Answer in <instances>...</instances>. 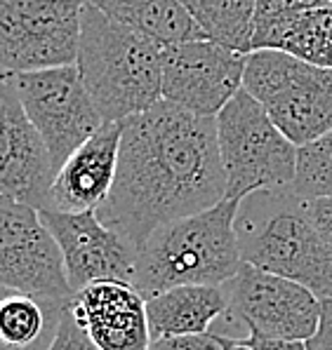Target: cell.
Wrapping results in <instances>:
<instances>
[{"mask_svg": "<svg viewBox=\"0 0 332 350\" xmlns=\"http://www.w3.org/2000/svg\"><path fill=\"white\" fill-rule=\"evenodd\" d=\"M120 127L116 184L97 217L137 250L158 226L227 200L217 118L163 99Z\"/></svg>", "mask_w": 332, "mask_h": 350, "instance_id": "6da1fadb", "label": "cell"}, {"mask_svg": "<svg viewBox=\"0 0 332 350\" xmlns=\"http://www.w3.org/2000/svg\"><path fill=\"white\" fill-rule=\"evenodd\" d=\"M240 200L163 224L137 250L135 289L144 299L186 284L222 287L243 266L235 233Z\"/></svg>", "mask_w": 332, "mask_h": 350, "instance_id": "7a4b0ae2", "label": "cell"}, {"mask_svg": "<svg viewBox=\"0 0 332 350\" xmlns=\"http://www.w3.org/2000/svg\"><path fill=\"white\" fill-rule=\"evenodd\" d=\"M163 52L158 42L83 5L76 66L104 122H123L163 101Z\"/></svg>", "mask_w": 332, "mask_h": 350, "instance_id": "3957f363", "label": "cell"}, {"mask_svg": "<svg viewBox=\"0 0 332 350\" xmlns=\"http://www.w3.org/2000/svg\"><path fill=\"white\" fill-rule=\"evenodd\" d=\"M235 233L245 263L294 280L318 299L332 296V247L292 191L253 193L240 200Z\"/></svg>", "mask_w": 332, "mask_h": 350, "instance_id": "277c9868", "label": "cell"}, {"mask_svg": "<svg viewBox=\"0 0 332 350\" xmlns=\"http://www.w3.org/2000/svg\"><path fill=\"white\" fill-rule=\"evenodd\" d=\"M217 142L227 172V200H245L253 193L292 188L297 146L245 90L219 111Z\"/></svg>", "mask_w": 332, "mask_h": 350, "instance_id": "5b68a950", "label": "cell"}, {"mask_svg": "<svg viewBox=\"0 0 332 350\" xmlns=\"http://www.w3.org/2000/svg\"><path fill=\"white\" fill-rule=\"evenodd\" d=\"M243 90L297 148L332 132V68L276 50H255L245 62Z\"/></svg>", "mask_w": 332, "mask_h": 350, "instance_id": "8992f818", "label": "cell"}, {"mask_svg": "<svg viewBox=\"0 0 332 350\" xmlns=\"http://www.w3.org/2000/svg\"><path fill=\"white\" fill-rule=\"evenodd\" d=\"M85 0H0V75L76 66Z\"/></svg>", "mask_w": 332, "mask_h": 350, "instance_id": "52a82bcc", "label": "cell"}, {"mask_svg": "<svg viewBox=\"0 0 332 350\" xmlns=\"http://www.w3.org/2000/svg\"><path fill=\"white\" fill-rule=\"evenodd\" d=\"M12 83L50 153L55 172L104 125L78 66L21 73L14 75Z\"/></svg>", "mask_w": 332, "mask_h": 350, "instance_id": "ba28073f", "label": "cell"}, {"mask_svg": "<svg viewBox=\"0 0 332 350\" xmlns=\"http://www.w3.org/2000/svg\"><path fill=\"white\" fill-rule=\"evenodd\" d=\"M224 292L229 296L227 315L235 317L255 336L307 341L318 327L323 299L294 280L243 263L224 284Z\"/></svg>", "mask_w": 332, "mask_h": 350, "instance_id": "9c48e42d", "label": "cell"}, {"mask_svg": "<svg viewBox=\"0 0 332 350\" xmlns=\"http://www.w3.org/2000/svg\"><path fill=\"white\" fill-rule=\"evenodd\" d=\"M0 287L62 301L73 296L40 209L8 196H0Z\"/></svg>", "mask_w": 332, "mask_h": 350, "instance_id": "30bf717a", "label": "cell"}, {"mask_svg": "<svg viewBox=\"0 0 332 350\" xmlns=\"http://www.w3.org/2000/svg\"><path fill=\"white\" fill-rule=\"evenodd\" d=\"M248 55H240L207 38L165 47L163 99L203 118L219 111L243 90Z\"/></svg>", "mask_w": 332, "mask_h": 350, "instance_id": "8fae6325", "label": "cell"}, {"mask_svg": "<svg viewBox=\"0 0 332 350\" xmlns=\"http://www.w3.org/2000/svg\"><path fill=\"white\" fill-rule=\"evenodd\" d=\"M40 217L62 252L71 292L94 282H125L135 287L137 247L101 224L97 212L40 209Z\"/></svg>", "mask_w": 332, "mask_h": 350, "instance_id": "7c38bea8", "label": "cell"}, {"mask_svg": "<svg viewBox=\"0 0 332 350\" xmlns=\"http://www.w3.org/2000/svg\"><path fill=\"white\" fill-rule=\"evenodd\" d=\"M55 174L12 78L0 75V196L45 209Z\"/></svg>", "mask_w": 332, "mask_h": 350, "instance_id": "4fadbf2b", "label": "cell"}, {"mask_svg": "<svg viewBox=\"0 0 332 350\" xmlns=\"http://www.w3.org/2000/svg\"><path fill=\"white\" fill-rule=\"evenodd\" d=\"M68 310L99 350H149L146 299L132 284L94 282L73 292Z\"/></svg>", "mask_w": 332, "mask_h": 350, "instance_id": "5bb4252c", "label": "cell"}, {"mask_svg": "<svg viewBox=\"0 0 332 350\" xmlns=\"http://www.w3.org/2000/svg\"><path fill=\"white\" fill-rule=\"evenodd\" d=\"M120 122H104L55 174L45 209L55 212H97L118 174Z\"/></svg>", "mask_w": 332, "mask_h": 350, "instance_id": "9a60e30c", "label": "cell"}, {"mask_svg": "<svg viewBox=\"0 0 332 350\" xmlns=\"http://www.w3.org/2000/svg\"><path fill=\"white\" fill-rule=\"evenodd\" d=\"M255 50H276L314 66L332 68V5L255 21Z\"/></svg>", "mask_w": 332, "mask_h": 350, "instance_id": "2e32d148", "label": "cell"}, {"mask_svg": "<svg viewBox=\"0 0 332 350\" xmlns=\"http://www.w3.org/2000/svg\"><path fill=\"white\" fill-rule=\"evenodd\" d=\"M229 313V296L222 287L186 284L146 299L151 338L207 334L222 315Z\"/></svg>", "mask_w": 332, "mask_h": 350, "instance_id": "e0dca14e", "label": "cell"}, {"mask_svg": "<svg viewBox=\"0 0 332 350\" xmlns=\"http://www.w3.org/2000/svg\"><path fill=\"white\" fill-rule=\"evenodd\" d=\"M66 304L0 287V350H50Z\"/></svg>", "mask_w": 332, "mask_h": 350, "instance_id": "ac0fdd59", "label": "cell"}, {"mask_svg": "<svg viewBox=\"0 0 332 350\" xmlns=\"http://www.w3.org/2000/svg\"><path fill=\"white\" fill-rule=\"evenodd\" d=\"M116 24L132 29L158 42L173 47L196 38H205L181 0H85Z\"/></svg>", "mask_w": 332, "mask_h": 350, "instance_id": "d6986e66", "label": "cell"}, {"mask_svg": "<svg viewBox=\"0 0 332 350\" xmlns=\"http://www.w3.org/2000/svg\"><path fill=\"white\" fill-rule=\"evenodd\" d=\"M203 36L240 55L253 52L257 0H181Z\"/></svg>", "mask_w": 332, "mask_h": 350, "instance_id": "ffe728a7", "label": "cell"}, {"mask_svg": "<svg viewBox=\"0 0 332 350\" xmlns=\"http://www.w3.org/2000/svg\"><path fill=\"white\" fill-rule=\"evenodd\" d=\"M290 191L302 200L332 198V132L297 148V174Z\"/></svg>", "mask_w": 332, "mask_h": 350, "instance_id": "44dd1931", "label": "cell"}, {"mask_svg": "<svg viewBox=\"0 0 332 350\" xmlns=\"http://www.w3.org/2000/svg\"><path fill=\"white\" fill-rule=\"evenodd\" d=\"M149 350H224V334H186L151 338Z\"/></svg>", "mask_w": 332, "mask_h": 350, "instance_id": "7402d4cb", "label": "cell"}, {"mask_svg": "<svg viewBox=\"0 0 332 350\" xmlns=\"http://www.w3.org/2000/svg\"><path fill=\"white\" fill-rule=\"evenodd\" d=\"M50 350H99L97 343L85 334L83 327L76 322V317L71 315L68 310V304L64 308V315H62V322H59V332L52 341Z\"/></svg>", "mask_w": 332, "mask_h": 350, "instance_id": "603a6c76", "label": "cell"}, {"mask_svg": "<svg viewBox=\"0 0 332 350\" xmlns=\"http://www.w3.org/2000/svg\"><path fill=\"white\" fill-rule=\"evenodd\" d=\"M330 5H332V0H257L255 21L274 19L278 14L302 12V10L330 8Z\"/></svg>", "mask_w": 332, "mask_h": 350, "instance_id": "cb8c5ba5", "label": "cell"}, {"mask_svg": "<svg viewBox=\"0 0 332 350\" xmlns=\"http://www.w3.org/2000/svg\"><path fill=\"white\" fill-rule=\"evenodd\" d=\"M307 214L311 219L314 228L320 233L328 245L332 247V198H314V200H304Z\"/></svg>", "mask_w": 332, "mask_h": 350, "instance_id": "d4e9b609", "label": "cell"}, {"mask_svg": "<svg viewBox=\"0 0 332 350\" xmlns=\"http://www.w3.org/2000/svg\"><path fill=\"white\" fill-rule=\"evenodd\" d=\"M307 350H332V296L320 304V320L314 336L307 338Z\"/></svg>", "mask_w": 332, "mask_h": 350, "instance_id": "484cf974", "label": "cell"}, {"mask_svg": "<svg viewBox=\"0 0 332 350\" xmlns=\"http://www.w3.org/2000/svg\"><path fill=\"white\" fill-rule=\"evenodd\" d=\"M240 341L253 350H307V343L304 341H283V338H266V336H255V334H248Z\"/></svg>", "mask_w": 332, "mask_h": 350, "instance_id": "4316f807", "label": "cell"}, {"mask_svg": "<svg viewBox=\"0 0 332 350\" xmlns=\"http://www.w3.org/2000/svg\"><path fill=\"white\" fill-rule=\"evenodd\" d=\"M224 350H253L250 346H245L240 338H233V336H224Z\"/></svg>", "mask_w": 332, "mask_h": 350, "instance_id": "83f0119b", "label": "cell"}]
</instances>
